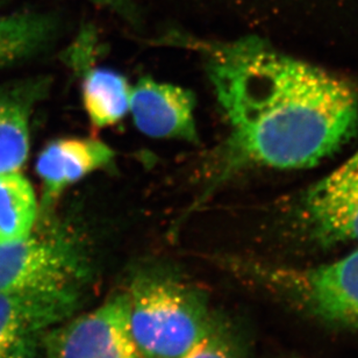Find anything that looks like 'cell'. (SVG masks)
Here are the masks:
<instances>
[{
  "label": "cell",
  "instance_id": "obj_1",
  "mask_svg": "<svg viewBox=\"0 0 358 358\" xmlns=\"http://www.w3.org/2000/svg\"><path fill=\"white\" fill-rule=\"evenodd\" d=\"M201 45L238 159L310 168L356 134L358 94L345 80L255 36Z\"/></svg>",
  "mask_w": 358,
  "mask_h": 358
},
{
  "label": "cell",
  "instance_id": "obj_2",
  "mask_svg": "<svg viewBox=\"0 0 358 358\" xmlns=\"http://www.w3.org/2000/svg\"><path fill=\"white\" fill-rule=\"evenodd\" d=\"M126 293L131 335L145 358H178L213 324L203 292L168 273H140Z\"/></svg>",
  "mask_w": 358,
  "mask_h": 358
},
{
  "label": "cell",
  "instance_id": "obj_3",
  "mask_svg": "<svg viewBox=\"0 0 358 358\" xmlns=\"http://www.w3.org/2000/svg\"><path fill=\"white\" fill-rule=\"evenodd\" d=\"M87 271L80 243L59 227L34 228L26 238L0 245V292L80 291Z\"/></svg>",
  "mask_w": 358,
  "mask_h": 358
},
{
  "label": "cell",
  "instance_id": "obj_4",
  "mask_svg": "<svg viewBox=\"0 0 358 358\" xmlns=\"http://www.w3.org/2000/svg\"><path fill=\"white\" fill-rule=\"evenodd\" d=\"M42 349L47 358H145L131 335L126 292L52 328Z\"/></svg>",
  "mask_w": 358,
  "mask_h": 358
},
{
  "label": "cell",
  "instance_id": "obj_5",
  "mask_svg": "<svg viewBox=\"0 0 358 358\" xmlns=\"http://www.w3.org/2000/svg\"><path fill=\"white\" fill-rule=\"evenodd\" d=\"M293 217L321 243L358 245V150L300 194Z\"/></svg>",
  "mask_w": 358,
  "mask_h": 358
},
{
  "label": "cell",
  "instance_id": "obj_6",
  "mask_svg": "<svg viewBox=\"0 0 358 358\" xmlns=\"http://www.w3.org/2000/svg\"><path fill=\"white\" fill-rule=\"evenodd\" d=\"M80 300V291L0 292V358H38L45 334L73 317Z\"/></svg>",
  "mask_w": 358,
  "mask_h": 358
},
{
  "label": "cell",
  "instance_id": "obj_7",
  "mask_svg": "<svg viewBox=\"0 0 358 358\" xmlns=\"http://www.w3.org/2000/svg\"><path fill=\"white\" fill-rule=\"evenodd\" d=\"M192 93L173 84L142 78L131 87V110L138 131L156 138L198 141Z\"/></svg>",
  "mask_w": 358,
  "mask_h": 358
},
{
  "label": "cell",
  "instance_id": "obj_8",
  "mask_svg": "<svg viewBox=\"0 0 358 358\" xmlns=\"http://www.w3.org/2000/svg\"><path fill=\"white\" fill-rule=\"evenodd\" d=\"M294 280L317 313L358 328V249L335 262L299 272Z\"/></svg>",
  "mask_w": 358,
  "mask_h": 358
},
{
  "label": "cell",
  "instance_id": "obj_9",
  "mask_svg": "<svg viewBox=\"0 0 358 358\" xmlns=\"http://www.w3.org/2000/svg\"><path fill=\"white\" fill-rule=\"evenodd\" d=\"M113 157V150L96 138H63L50 142L36 163L38 176L43 182L45 205L73 182L108 166Z\"/></svg>",
  "mask_w": 358,
  "mask_h": 358
},
{
  "label": "cell",
  "instance_id": "obj_10",
  "mask_svg": "<svg viewBox=\"0 0 358 358\" xmlns=\"http://www.w3.org/2000/svg\"><path fill=\"white\" fill-rule=\"evenodd\" d=\"M35 94L29 87L0 91V173L19 171L27 159Z\"/></svg>",
  "mask_w": 358,
  "mask_h": 358
},
{
  "label": "cell",
  "instance_id": "obj_11",
  "mask_svg": "<svg viewBox=\"0 0 358 358\" xmlns=\"http://www.w3.org/2000/svg\"><path fill=\"white\" fill-rule=\"evenodd\" d=\"M38 217L34 189L19 171L0 173V245L31 234Z\"/></svg>",
  "mask_w": 358,
  "mask_h": 358
},
{
  "label": "cell",
  "instance_id": "obj_12",
  "mask_svg": "<svg viewBox=\"0 0 358 358\" xmlns=\"http://www.w3.org/2000/svg\"><path fill=\"white\" fill-rule=\"evenodd\" d=\"M131 87L120 73L92 69L84 77V106L96 127L117 124L129 110Z\"/></svg>",
  "mask_w": 358,
  "mask_h": 358
},
{
  "label": "cell",
  "instance_id": "obj_13",
  "mask_svg": "<svg viewBox=\"0 0 358 358\" xmlns=\"http://www.w3.org/2000/svg\"><path fill=\"white\" fill-rule=\"evenodd\" d=\"M52 33L54 22L43 14L17 13L0 17V68L38 52Z\"/></svg>",
  "mask_w": 358,
  "mask_h": 358
},
{
  "label": "cell",
  "instance_id": "obj_14",
  "mask_svg": "<svg viewBox=\"0 0 358 358\" xmlns=\"http://www.w3.org/2000/svg\"><path fill=\"white\" fill-rule=\"evenodd\" d=\"M178 358H243L234 338L224 328L217 327L215 324L203 338L198 340L187 352Z\"/></svg>",
  "mask_w": 358,
  "mask_h": 358
},
{
  "label": "cell",
  "instance_id": "obj_15",
  "mask_svg": "<svg viewBox=\"0 0 358 358\" xmlns=\"http://www.w3.org/2000/svg\"><path fill=\"white\" fill-rule=\"evenodd\" d=\"M93 3L101 5L103 7H108L110 10H115L122 17L131 19L134 17L135 8L131 0H90Z\"/></svg>",
  "mask_w": 358,
  "mask_h": 358
}]
</instances>
